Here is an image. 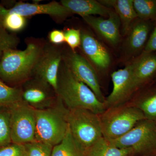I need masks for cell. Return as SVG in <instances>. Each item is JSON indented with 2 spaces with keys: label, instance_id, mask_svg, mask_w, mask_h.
Instances as JSON below:
<instances>
[{
  "label": "cell",
  "instance_id": "8992f818",
  "mask_svg": "<svg viewBox=\"0 0 156 156\" xmlns=\"http://www.w3.org/2000/svg\"><path fill=\"white\" fill-rule=\"evenodd\" d=\"M109 141L117 147L131 149L134 156L153 154L156 153V122L141 120L127 134Z\"/></svg>",
  "mask_w": 156,
  "mask_h": 156
},
{
  "label": "cell",
  "instance_id": "7a4b0ae2",
  "mask_svg": "<svg viewBox=\"0 0 156 156\" xmlns=\"http://www.w3.org/2000/svg\"><path fill=\"white\" fill-rule=\"evenodd\" d=\"M44 44L31 41L24 50L6 51L0 60V78L9 83L24 82L28 79L32 75Z\"/></svg>",
  "mask_w": 156,
  "mask_h": 156
},
{
  "label": "cell",
  "instance_id": "6da1fadb",
  "mask_svg": "<svg viewBox=\"0 0 156 156\" xmlns=\"http://www.w3.org/2000/svg\"><path fill=\"white\" fill-rule=\"evenodd\" d=\"M55 92L69 110L85 109L99 115L106 109L105 103L98 100L93 91L76 77L62 60Z\"/></svg>",
  "mask_w": 156,
  "mask_h": 156
},
{
  "label": "cell",
  "instance_id": "83f0119b",
  "mask_svg": "<svg viewBox=\"0 0 156 156\" xmlns=\"http://www.w3.org/2000/svg\"><path fill=\"white\" fill-rule=\"evenodd\" d=\"M65 41L70 49L76 51L80 48L81 41V30L80 29L68 28L64 31Z\"/></svg>",
  "mask_w": 156,
  "mask_h": 156
},
{
  "label": "cell",
  "instance_id": "f1b7e54d",
  "mask_svg": "<svg viewBox=\"0 0 156 156\" xmlns=\"http://www.w3.org/2000/svg\"><path fill=\"white\" fill-rule=\"evenodd\" d=\"M0 156H27L23 144L11 143L0 147Z\"/></svg>",
  "mask_w": 156,
  "mask_h": 156
},
{
  "label": "cell",
  "instance_id": "d4e9b609",
  "mask_svg": "<svg viewBox=\"0 0 156 156\" xmlns=\"http://www.w3.org/2000/svg\"><path fill=\"white\" fill-rule=\"evenodd\" d=\"M12 143L9 108L0 109V147Z\"/></svg>",
  "mask_w": 156,
  "mask_h": 156
},
{
  "label": "cell",
  "instance_id": "5b68a950",
  "mask_svg": "<svg viewBox=\"0 0 156 156\" xmlns=\"http://www.w3.org/2000/svg\"><path fill=\"white\" fill-rule=\"evenodd\" d=\"M67 121L72 135L84 152L103 137L99 115L91 111L69 110Z\"/></svg>",
  "mask_w": 156,
  "mask_h": 156
},
{
  "label": "cell",
  "instance_id": "8fae6325",
  "mask_svg": "<svg viewBox=\"0 0 156 156\" xmlns=\"http://www.w3.org/2000/svg\"><path fill=\"white\" fill-rule=\"evenodd\" d=\"M58 46L44 43L32 72V74L49 84L55 92L63 53Z\"/></svg>",
  "mask_w": 156,
  "mask_h": 156
},
{
  "label": "cell",
  "instance_id": "484cf974",
  "mask_svg": "<svg viewBox=\"0 0 156 156\" xmlns=\"http://www.w3.org/2000/svg\"><path fill=\"white\" fill-rule=\"evenodd\" d=\"M19 43V39L17 36L9 33L0 25V60L6 51L16 49Z\"/></svg>",
  "mask_w": 156,
  "mask_h": 156
},
{
  "label": "cell",
  "instance_id": "ba28073f",
  "mask_svg": "<svg viewBox=\"0 0 156 156\" xmlns=\"http://www.w3.org/2000/svg\"><path fill=\"white\" fill-rule=\"evenodd\" d=\"M153 22L138 18L131 26L120 46V62L126 65L142 53L150 35Z\"/></svg>",
  "mask_w": 156,
  "mask_h": 156
},
{
  "label": "cell",
  "instance_id": "9c48e42d",
  "mask_svg": "<svg viewBox=\"0 0 156 156\" xmlns=\"http://www.w3.org/2000/svg\"><path fill=\"white\" fill-rule=\"evenodd\" d=\"M62 61L76 77L87 85L98 100L105 103V98L101 91L99 76L87 58L69 48L63 50Z\"/></svg>",
  "mask_w": 156,
  "mask_h": 156
},
{
  "label": "cell",
  "instance_id": "e0dca14e",
  "mask_svg": "<svg viewBox=\"0 0 156 156\" xmlns=\"http://www.w3.org/2000/svg\"><path fill=\"white\" fill-rule=\"evenodd\" d=\"M103 5L112 9L119 16L121 23V33L124 37L131 26L138 19L133 5V0H101Z\"/></svg>",
  "mask_w": 156,
  "mask_h": 156
},
{
  "label": "cell",
  "instance_id": "ac0fdd59",
  "mask_svg": "<svg viewBox=\"0 0 156 156\" xmlns=\"http://www.w3.org/2000/svg\"><path fill=\"white\" fill-rule=\"evenodd\" d=\"M60 3L72 14L82 17L98 15L107 18L113 11L95 0H62Z\"/></svg>",
  "mask_w": 156,
  "mask_h": 156
},
{
  "label": "cell",
  "instance_id": "277c9868",
  "mask_svg": "<svg viewBox=\"0 0 156 156\" xmlns=\"http://www.w3.org/2000/svg\"><path fill=\"white\" fill-rule=\"evenodd\" d=\"M98 115L103 136L108 141L123 136L146 119L140 110L127 103L107 108Z\"/></svg>",
  "mask_w": 156,
  "mask_h": 156
},
{
  "label": "cell",
  "instance_id": "5bb4252c",
  "mask_svg": "<svg viewBox=\"0 0 156 156\" xmlns=\"http://www.w3.org/2000/svg\"><path fill=\"white\" fill-rule=\"evenodd\" d=\"M21 92L23 101L36 110L49 108L56 102L55 90L37 77L24 81Z\"/></svg>",
  "mask_w": 156,
  "mask_h": 156
},
{
  "label": "cell",
  "instance_id": "44dd1931",
  "mask_svg": "<svg viewBox=\"0 0 156 156\" xmlns=\"http://www.w3.org/2000/svg\"><path fill=\"white\" fill-rule=\"evenodd\" d=\"M51 156H84V152L76 142L69 128L62 140L54 146Z\"/></svg>",
  "mask_w": 156,
  "mask_h": 156
},
{
  "label": "cell",
  "instance_id": "603a6c76",
  "mask_svg": "<svg viewBox=\"0 0 156 156\" xmlns=\"http://www.w3.org/2000/svg\"><path fill=\"white\" fill-rule=\"evenodd\" d=\"M133 5L138 18L156 21V0H133Z\"/></svg>",
  "mask_w": 156,
  "mask_h": 156
},
{
  "label": "cell",
  "instance_id": "4316f807",
  "mask_svg": "<svg viewBox=\"0 0 156 156\" xmlns=\"http://www.w3.org/2000/svg\"><path fill=\"white\" fill-rule=\"evenodd\" d=\"M27 156H51L53 146L46 143L34 141L23 144Z\"/></svg>",
  "mask_w": 156,
  "mask_h": 156
},
{
  "label": "cell",
  "instance_id": "4fadbf2b",
  "mask_svg": "<svg viewBox=\"0 0 156 156\" xmlns=\"http://www.w3.org/2000/svg\"><path fill=\"white\" fill-rule=\"evenodd\" d=\"M133 68L131 61L123 68L112 73L111 76L113 89L110 95L105 98V104L106 108L125 104L134 95Z\"/></svg>",
  "mask_w": 156,
  "mask_h": 156
},
{
  "label": "cell",
  "instance_id": "9a60e30c",
  "mask_svg": "<svg viewBox=\"0 0 156 156\" xmlns=\"http://www.w3.org/2000/svg\"><path fill=\"white\" fill-rule=\"evenodd\" d=\"M0 13L16 14L25 17L37 14H48L61 19H65L72 14L61 3L56 2L45 4L19 2L9 9L0 5Z\"/></svg>",
  "mask_w": 156,
  "mask_h": 156
},
{
  "label": "cell",
  "instance_id": "2e32d148",
  "mask_svg": "<svg viewBox=\"0 0 156 156\" xmlns=\"http://www.w3.org/2000/svg\"><path fill=\"white\" fill-rule=\"evenodd\" d=\"M134 94L156 77V52L143 51L132 61Z\"/></svg>",
  "mask_w": 156,
  "mask_h": 156
},
{
  "label": "cell",
  "instance_id": "cb8c5ba5",
  "mask_svg": "<svg viewBox=\"0 0 156 156\" xmlns=\"http://www.w3.org/2000/svg\"><path fill=\"white\" fill-rule=\"evenodd\" d=\"M27 23L26 17L19 14L0 13V25L7 30L20 31L25 28Z\"/></svg>",
  "mask_w": 156,
  "mask_h": 156
},
{
  "label": "cell",
  "instance_id": "ffe728a7",
  "mask_svg": "<svg viewBox=\"0 0 156 156\" xmlns=\"http://www.w3.org/2000/svg\"><path fill=\"white\" fill-rule=\"evenodd\" d=\"M84 156H134V154L131 149L117 147L103 136L85 151Z\"/></svg>",
  "mask_w": 156,
  "mask_h": 156
},
{
  "label": "cell",
  "instance_id": "d6986e66",
  "mask_svg": "<svg viewBox=\"0 0 156 156\" xmlns=\"http://www.w3.org/2000/svg\"><path fill=\"white\" fill-rule=\"evenodd\" d=\"M127 103L140 110L146 119L156 122V89L144 93L136 91Z\"/></svg>",
  "mask_w": 156,
  "mask_h": 156
},
{
  "label": "cell",
  "instance_id": "7402d4cb",
  "mask_svg": "<svg viewBox=\"0 0 156 156\" xmlns=\"http://www.w3.org/2000/svg\"><path fill=\"white\" fill-rule=\"evenodd\" d=\"M21 89L9 87L0 80V109L10 108L22 101Z\"/></svg>",
  "mask_w": 156,
  "mask_h": 156
},
{
  "label": "cell",
  "instance_id": "52a82bcc",
  "mask_svg": "<svg viewBox=\"0 0 156 156\" xmlns=\"http://www.w3.org/2000/svg\"><path fill=\"white\" fill-rule=\"evenodd\" d=\"M9 109L11 142L24 144L36 141V109L22 100Z\"/></svg>",
  "mask_w": 156,
  "mask_h": 156
},
{
  "label": "cell",
  "instance_id": "f546056e",
  "mask_svg": "<svg viewBox=\"0 0 156 156\" xmlns=\"http://www.w3.org/2000/svg\"><path fill=\"white\" fill-rule=\"evenodd\" d=\"M48 38L50 44L56 46L65 43L64 31L59 30L55 29L50 32Z\"/></svg>",
  "mask_w": 156,
  "mask_h": 156
},
{
  "label": "cell",
  "instance_id": "4dcf8cb0",
  "mask_svg": "<svg viewBox=\"0 0 156 156\" xmlns=\"http://www.w3.org/2000/svg\"><path fill=\"white\" fill-rule=\"evenodd\" d=\"M144 51L156 52V24L150 35Z\"/></svg>",
  "mask_w": 156,
  "mask_h": 156
},
{
  "label": "cell",
  "instance_id": "30bf717a",
  "mask_svg": "<svg viewBox=\"0 0 156 156\" xmlns=\"http://www.w3.org/2000/svg\"><path fill=\"white\" fill-rule=\"evenodd\" d=\"M80 46L83 55L93 66L98 76L108 72L112 64L110 52L100 39L90 30L82 29Z\"/></svg>",
  "mask_w": 156,
  "mask_h": 156
},
{
  "label": "cell",
  "instance_id": "3957f363",
  "mask_svg": "<svg viewBox=\"0 0 156 156\" xmlns=\"http://www.w3.org/2000/svg\"><path fill=\"white\" fill-rule=\"evenodd\" d=\"M68 109L57 96V101L49 108L36 110V141L52 146L61 142L69 128Z\"/></svg>",
  "mask_w": 156,
  "mask_h": 156
},
{
  "label": "cell",
  "instance_id": "7c38bea8",
  "mask_svg": "<svg viewBox=\"0 0 156 156\" xmlns=\"http://www.w3.org/2000/svg\"><path fill=\"white\" fill-rule=\"evenodd\" d=\"M101 41L113 49L120 47L123 37L119 16L113 10L108 17L89 16L82 17Z\"/></svg>",
  "mask_w": 156,
  "mask_h": 156
}]
</instances>
